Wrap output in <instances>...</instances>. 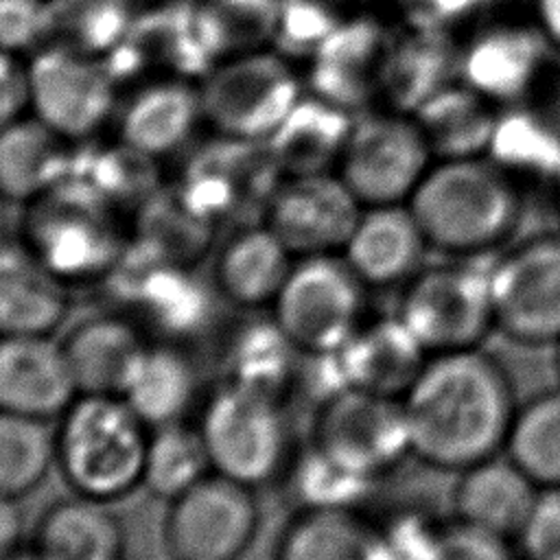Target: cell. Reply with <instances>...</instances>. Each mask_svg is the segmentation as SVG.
I'll use <instances>...</instances> for the list:
<instances>
[{"label":"cell","instance_id":"cell-48","mask_svg":"<svg viewBox=\"0 0 560 560\" xmlns=\"http://www.w3.org/2000/svg\"><path fill=\"white\" fill-rule=\"evenodd\" d=\"M534 20L551 46L560 50V0H534Z\"/></svg>","mask_w":560,"mask_h":560},{"label":"cell","instance_id":"cell-39","mask_svg":"<svg viewBox=\"0 0 560 560\" xmlns=\"http://www.w3.org/2000/svg\"><path fill=\"white\" fill-rule=\"evenodd\" d=\"M136 24L129 0H52V42L107 57Z\"/></svg>","mask_w":560,"mask_h":560},{"label":"cell","instance_id":"cell-32","mask_svg":"<svg viewBox=\"0 0 560 560\" xmlns=\"http://www.w3.org/2000/svg\"><path fill=\"white\" fill-rule=\"evenodd\" d=\"M273 560H381L378 527L359 512H295L276 540Z\"/></svg>","mask_w":560,"mask_h":560},{"label":"cell","instance_id":"cell-49","mask_svg":"<svg viewBox=\"0 0 560 560\" xmlns=\"http://www.w3.org/2000/svg\"><path fill=\"white\" fill-rule=\"evenodd\" d=\"M2 560H44L33 547H20L18 551H13V553H9L7 558H2Z\"/></svg>","mask_w":560,"mask_h":560},{"label":"cell","instance_id":"cell-36","mask_svg":"<svg viewBox=\"0 0 560 560\" xmlns=\"http://www.w3.org/2000/svg\"><path fill=\"white\" fill-rule=\"evenodd\" d=\"M503 453L538 488H560V387L516 407Z\"/></svg>","mask_w":560,"mask_h":560},{"label":"cell","instance_id":"cell-13","mask_svg":"<svg viewBox=\"0 0 560 560\" xmlns=\"http://www.w3.org/2000/svg\"><path fill=\"white\" fill-rule=\"evenodd\" d=\"M497 332L521 346L560 339V230L529 236L490 265Z\"/></svg>","mask_w":560,"mask_h":560},{"label":"cell","instance_id":"cell-38","mask_svg":"<svg viewBox=\"0 0 560 560\" xmlns=\"http://www.w3.org/2000/svg\"><path fill=\"white\" fill-rule=\"evenodd\" d=\"M55 468V431L46 420L0 409V494L22 499Z\"/></svg>","mask_w":560,"mask_h":560},{"label":"cell","instance_id":"cell-1","mask_svg":"<svg viewBox=\"0 0 560 560\" xmlns=\"http://www.w3.org/2000/svg\"><path fill=\"white\" fill-rule=\"evenodd\" d=\"M402 405L411 457L448 472L503 453L518 407L508 372L481 348L429 357Z\"/></svg>","mask_w":560,"mask_h":560},{"label":"cell","instance_id":"cell-3","mask_svg":"<svg viewBox=\"0 0 560 560\" xmlns=\"http://www.w3.org/2000/svg\"><path fill=\"white\" fill-rule=\"evenodd\" d=\"M55 470L72 494L118 503L142 488L151 427L112 394H79L57 418Z\"/></svg>","mask_w":560,"mask_h":560},{"label":"cell","instance_id":"cell-5","mask_svg":"<svg viewBox=\"0 0 560 560\" xmlns=\"http://www.w3.org/2000/svg\"><path fill=\"white\" fill-rule=\"evenodd\" d=\"M203 120L214 136L265 142L304 96L295 63L271 46L219 59L199 79Z\"/></svg>","mask_w":560,"mask_h":560},{"label":"cell","instance_id":"cell-9","mask_svg":"<svg viewBox=\"0 0 560 560\" xmlns=\"http://www.w3.org/2000/svg\"><path fill=\"white\" fill-rule=\"evenodd\" d=\"M28 81L31 114L72 144L114 122L120 81L98 55L50 42L28 57Z\"/></svg>","mask_w":560,"mask_h":560},{"label":"cell","instance_id":"cell-37","mask_svg":"<svg viewBox=\"0 0 560 560\" xmlns=\"http://www.w3.org/2000/svg\"><path fill=\"white\" fill-rule=\"evenodd\" d=\"M136 304L166 341L197 332L208 319L210 308L206 289L182 267L168 265V260H158L142 276Z\"/></svg>","mask_w":560,"mask_h":560},{"label":"cell","instance_id":"cell-47","mask_svg":"<svg viewBox=\"0 0 560 560\" xmlns=\"http://www.w3.org/2000/svg\"><path fill=\"white\" fill-rule=\"evenodd\" d=\"M24 512L20 499L0 494V560L22 547Z\"/></svg>","mask_w":560,"mask_h":560},{"label":"cell","instance_id":"cell-42","mask_svg":"<svg viewBox=\"0 0 560 560\" xmlns=\"http://www.w3.org/2000/svg\"><path fill=\"white\" fill-rule=\"evenodd\" d=\"M52 42V0H0V50L31 57Z\"/></svg>","mask_w":560,"mask_h":560},{"label":"cell","instance_id":"cell-2","mask_svg":"<svg viewBox=\"0 0 560 560\" xmlns=\"http://www.w3.org/2000/svg\"><path fill=\"white\" fill-rule=\"evenodd\" d=\"M431 249L479 258L503 245L523 214V184L490 155L433 160L407 201Z\"/></svg>","mask_w":560,"mask_h":560},{"label":"cell","instance_id":"cell-19","mask_svg":"<svg viewBox=\"0 0 560 560\" xmlns=\"http://www.w3.org/2000/svg\"><path fill=\"white\" fill-rule=\"evenodd\" d=\"M429 243L407 203L363 208L341 256L368 289L405 284L424 262Z\"/></svg>","mask_w":560,"mask_h":560},{"label":"cell","instance_id":"cell-44","mask_svg":"<svg viewBox=\"0 0 560 560\" xmlns=\"http://www.w3.org/2000/svg\"><path fill=\"white\" fill-rule=\"evenodd\" d=\"M440 523L420 512H400L378 527L381 560H435Z\"/></svg>","mask_w":560,"mask_h":560},{"label":"cell","instance_id":"cell-22","mask_svg":"<svg viewBox=\"0 0 560 560\" xmlns=\"http://www.w3.org/2000/svg\"><path fill=\"white\" fill-rule=\"evenodd\" d=\"M68 308V284L24 241L0 243V337L50 335Z\"/></svg>","mask_w":560,"mask_h":560},{"label":"cell","instance_id":"cell-40","mask_svg":"<svg viewBox=\"0 0 560 560\" xmlns=\"http://www.w3.org/2000/svg\"><path fill=\"white\" fill-rule=\"evenodd\" d=\"M346 15L339 0H278L269 46L291 61L308 59Z\"/></svg>","mask_w":560,"mask_h":560},{"label":"cell","instance_id":"cell-34","mask_svg":"<svg viewBox=\"0 0 560 560\" xmlns=\"http://www.w3.org/2000/svg\"><path fill=\"white\" fill-rule=\"evenodd\" d=\"M488 155L523 186L560 177V133L527 105L499 112Z\"/></svg>","mask_w":560,"mask_h":560},{"label":"cell","instance_id":"cell-50","mask_svg":"<svg viewBox=\"0 0 560 560\" xmlns=\"http://www.w3.org/2000/svg\"><path fill=\"white\" fill-rule=\"evenodd\" d=\"M553 365H556V372L560 378V339L553 343Z\"/></svg>","mask_w":560,"mask_h":560},{"label":"cell","instance_id":"cell-17","mask_svg":"<svg viewBox=\"0 0 560 560\" xmlns=\"http://www.w3.org/2000/svg\"><path fill=\"white\" fill-rule=\"evenodd\" d=\"M206 125L199 81L158 74L120 96L114 127L122 144L160 160L184 149Z\"/></svg>","mask_w":560,"mask_h":560},{"label":"cell","instance_id":"cell-51","mask_svg":"<svg viewBox=\"0 0 560 560\" xmlns=\"http://www.w3.org/2000/svg\"><path fill=\"white\" fill-rule=\"evenodd\" d=\"M551 190H553V201H556V210H558V217H560V177L556 179Z\"/></svg>","mask_w":560,"mask_h":560},{"label":"cell","instance_id":"cell-46","mask_svg":"<svg viewBox=\"0 0 560 560\" xmlns=\"http://www.w3.org/2000/svg\"><path fill=\"white\" fill-rule=\"evenodd\" d=\"M31 114L28 59L0 50V129Z\"/></svg>","mask_w":560,"mask_h":560},{"label":"cell","instance_id":"cell-21","mask_svg":"<svg viewBox=\"0 0 560 560\" xmlns=\"http://www.w3.org/2000/svg\"><path fill=\"white\" fill-rule=\"evenodd\" d=\"M295 256L267 225H247L234 232L217 254L212 284L230 304L256 313L271 308Z\"/></svg>","mask_w":560,"mask_h":560},{"label":"cell","instance_id":"cell-27","mask_svg":"<svg viewBox=\"0 0 560 560\" xmlns=\"http://www.w3.org/2000/svg\"><path fill=\"white\" fill-rule=\"evenodd\" d=\"M118 396L149 427L188 420L199 396L197 368L175 341H147Z\"/></svg>","mask_w":560,"mask_h":560},{"label":"cell","instance_id":"cell-15","mask_svg":"<svg viewBox=\"0 0 560 560\" xmlns=\"http://www.w3.org/2000/svg\"><path fill=\"white\" fill-rule=\"evenodd\" d=\"M363 206L335 171L287 175L271 192L265 223L295 258L341 254Z\"/></svg>","mask_w":560,"mask_h":560},{"label":"cell","instance_id":"cell-8","mask_svg":"<svg viewBox=\"0 0 560 560\" xmlns=\"http://www.w3.org/2000/svg\"><path fill=\"white\" fill-rule=\"evenodd\" d=\"M365 293L341 254L300 256L269 313L302 354L332 352L365 322Z\"/></svg>","mask_w":560,"mask_h":560},{"label":"cell","instance_id":"cell-10","mask_svg":"<svg viewBox=\"0 0 560 560\" xmlns=\"http://www.w3.org/2000/svg\"><path fill=\"white\" fill-rule=\"evenodd\" d=\"M26 208L22 241L66 284L90 280L116 262L107 206L83 184L63 179Z\"/></svg>","mask_w":560,"mask_h":560},{"label":"cell","instance_id":"cell-11","mask_svg":"<svg viewBox=\"0 0 560 560\" xmlns=\"http://www.w3.org/2000/svg\"><path fill=\"white\" fill-rule=\"evenodd\" d=\"M258 527L256 490L210 472L166 503L162 542L171 560H238Z\"/></svg>","mask_w":560,"mask_h":560},{"label":"cell","instance_id":"cell-4","mask_svg":"<svg viewBox=\"0 0 560 560\" xmlns=\"http://www.w3.org/2000/svg\"><path fill=\"white\" fill-rule=\"evenodd\" d=\"M284 400L221 381L195 420L212 472L260 488L282 477L293 457Z\"/></svg>","mask_w":560,"mask_h":560},{"label":"cell","instance_id":"cell-14","mask_svg":"<svg viewBox=\"0 0 560 560\" xmlns=\"http://www.w3.org/2000/svg\"><path fill=\"white\" fill-rule=\"evenodd\" d=\"M311 442L376 481L411 457L402 398L363 389H346L317 405Z\"/></svg>","mask_w":560,"mask_h":560},{"label":"cell","instance_id":"cell-26","mask_svg":"<svg viewBox=\"0 0 560 560\" xmlns=\"http://www.w3.org/2000/svg\"><path fill=\"white\" fill-rule=\"evenodd\" d=\"M31 547L44 560H127L125 527L112 505L79 494L39 514Z\"/></svg>","mask_w":560,"mask_h":560},{"label":"cell","instance_id":"cell-20","mask_svg":"<svg viewBox=\"0 0 560 560\" xmlns=\"http://www.w3.org/2000/svg\"><path fill=\"white\" fill-rule=\"evenodd\" d=\"M429 352L394 313L365 319L339 348L350 389L402 398L420 376Z\"/></svg>","mask_w":560,"mask_h":560},{"label":"cell","instance_id":"cell-25","mask_svg":"<svg viewBox=\"0 0 560 560\" xmlns=\"http://www.w3.org/2000/svg\"><path fill=\"white\" fill-rule=\"evenodd\" d=\"M59 341L79 394L118 396L129 368L149 339L133 319L98 313L77 322Z\"/></svg>","mask_w":560,"mask_h":560},{"label":"cell","instance_id":"cell-29","mask_svg":"<svg viewBox=\"0 0 560 560\" xmlns=\"http://www.w3.org/2000/svg\"><path fill=\"white\" fill-rule=\"evenodd\" d=\"M354 112L304 92L280 127L262 142L271 162L287 175L335 171Z\"/></svg>","mask_w":560,"mask_h":560},{"label":"cell","instance_id":"cell-28","mask_svg":"<svg viewBox=\"0 0 560 560\" xmlns=\"http://www.w3.org/2000/svg\"><path fill=\"white\" fill-rule=\"evenodd\" d=\"M302 352L276 319L249 315L225 335L221 348L223 381L249 387L273 398L298 387Z\"/></svg>","mask_w":560,"mask_h":560},{"label":"cell","instance_id":"cell-24","mask_svg":"<svg viewBox=\"0 0 560 560\" xmlns=\"http://www.w3.org/2000/svg\"><path fill=\"white\" fill-rule=\"evenodd\" d=\"M457 79V37L400 26L389 44L378 105L416 114L418 107Z\"/></svg>","mask_w":560,"mask_h":560},{"label":"cell","instance_id":"cell-6","mask_svg":"<svg viewBox=\"0 0 560 560\" xmlns=\"http://www.w3.org/2000/svg\"><path fill=\"white\" fill-rule=\"evenodd\" d=\"M396 315L431 357L481 348L497 332L490 267L472 258L422 265L402 284Z\"/></svg>","mask_w":560,"mask_h":560},{"label":"cell","instance_id":"cell-52","mask_svg":"<svg viewBox=\"0 0 560 560\" xmlns=\"http://www.w3.org/2000/svg\"><path fill=\"white\" fill-rule=\"evenodd\" d=\"M2 201H4V199L0 197V223H2Z\"/></svg>","mask_w":560,"mask_h":560},{"label":"cell","instance_id":"cell-18","mask_svg":"<svg viewBox=\"0 0 560 560\" xmlns=\"http://www.w3.org/2000/svg\"><path fill=\"white\" fill-rule=\"evenodd\" d=\"M79 396L61 341L50 335L0 337V409L57 420Z\"/></svg>","mask_w":560,"mask_h":560},{"label":"cell","instance_id":"cell-41","mask_svg":"<svg viewBox=\"0 0 560 560\" xmlns=\"http://www.w3.org/2000/svg\"><path fill=\"white\" fill-rule=\"evenodd\" d=\"M400 26L459 37L494 11L497 0H392Z\"/></svg>","mask_w":560,"mask_h":560},{"label":"cell","instance_id":"cell-31","mask_svg":"<svg viewBox=\"0 0 560 560\" xmlns=\"http://www.w3.org/2000/svg\"><path fill=\"white\" fill-rule=\"evenodd\" d=\"M499 107L462 83H446L413 114L420 122L435 160L488 155Z\"/></svg>","mask_w":560,"mask_h":560},{"label":"cell","instance_id":"cell-43","mask_svg":"<svg viewBox=\"0 0 560 560\" xmlns=\"http://www.w3.org/2000/svg\"><path fill=\"white\" fill-rule=\"evenodd\" d=\"M516 538L459 521L440 523L435 560H521Z\"/></svg>","mask_w":560,"mask_h":560},{"label":"cell","instance_id":"cell-30","mask_svg":"<svg viewBox=\"0 0 560 560\" xmlns=\"http://www.w3.org/2000/svg\"><path fill=\"white\" fill-rule=\"evenodd\" d=\"M72 142L33 114L0 129V197L28 206L70 171Z\"/></svg>","mask_w":560,"mask_h":560},{"label":"cell","instance_id":"cell-35","mask_svg":"<svg viewBox=\"0 0 560 560\" xmlns=\"http://www.w3.org/2000/svg\"><path fill=\"white\" fill-rule=\"evenodd\" d=\"M212 472L210 457L197 422L177 420L151 427L142 490L168 503Z\"/></svg>","mask_w":560,"mask_h":560},{"label":"cell","instance_id":"cell-16","mask_svg":"<svg viewBox=\"0 0 560 560\" xmlns=\"http://www.w3.org/2000/svg\"><path fill=\"white\" fill-rule=\"evenodd\" d=\"M394 33L374 13H348L308 57L311 92L354 114L378 105L381 72Z\"/></svg>","mask_w":560,"mask_h":560},{"label":"cell","instance_id":"cell-7","mask_svg":"<svg viewBox=\"0 0 560 560\" xmlns=\"http://www.w3.org/2000/svg\"><path fill=\"white\" fill-rule=\"evenodd\" d=\"M435 155L413 114L372 105L354 114L335 173L363 208L407 203Z\"/></svg>","mask_w":560,"mask_h":560},{"label":"cell","instance_id":"cell-33","mask_svg":"<svg viewBox=\"0 0 560 560\" xmlns=\"http://www.w3.org/2000/svg\"><path fill=\"white\" fill-rule=\"evenodd\" d=\"M298 512H357L378 483L308 442L293 453L280 477Z\"/></svg>","mask_w":560,"mask_h":560},{"label":"cell","instance_id":"cell-45","mask_svg":"<svg viewBox=\"0 0 560 560\" xmlns=\"http://www.w3.org/2000/svg\"><path fill=\"white\" fill-rule=\"evenodd\" d=\"M516 545L525 560H560V488H540Z\"/></svg>","mask_w":560,"mask_h":560},{"label":"cell","instance_id":"cell-12","mask_svg":"<svg viewBox=\"0 0 560 560\" xmlns=\"http://www.w3.org/2000/svg\"><path fill=\"white\" fill-rule=\"evenodd\" d=\"M556 50L536 20L488 15L457 37V79L499 109L527 105Z\"/></svg>","mask_w":560,"mask_h":560},{"label":"cell","instance_id":"cell-23","mask_svg":"<svg viewBox=\"0 0 560 560\" xmlns=\"http://www.w3.org/2000/svg\"><path fill=\"white\" fill-rule=\"evenodd\" d=\"M540 488L508 457L492 455L457 472L453 516L516 538Z\"/></svg>","mask_w":560,"mask_h":560}]
</instances>
